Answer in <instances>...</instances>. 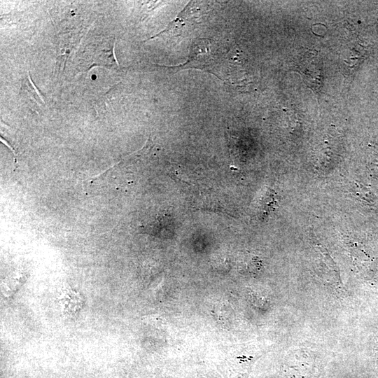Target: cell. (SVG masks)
<instances>
[{
    "instance_id": "obj_1",
    "label": "cell",
    "mask_w": 378,
    "mask_h": 378,
    "mask_svg": "<svg viewBox=\"0 0 378 378\" xmlns=\"http://www.w3.org/2000/svg\"><path fill=\"white\" fill-rule=\"evenodd\" d=\"M227 48L213 39L202 38L192 43L188 58L184 63L166 66L176 71L191 68L204 70L225 80L224 71H227L225 66H227Z\"/></svg>"
},
{
    "instance_id": "obj_2",
    "label": "cell",
    "mask_w": 378,
    "mask_h": 378,
    "mask_svg": "<svg viewBox=\"0 0 378 378\" xmlns=\"http://www.w3.org/2000/svg\"><path fill=\"white\" fill-rule=\"evenodd\" d=\"M251 344H236L228 348L218 370L225 378H249L252 367L261 356Z\"/></svg>"
},
{
    "instance_id": "obj_3",
    "label": "cell",
    "mask_w": 378,
    "mask_h": 378,
    "mask_svg": "<svg viewBox=\"0 0 378 378\" xmlns=\"http://www.w3.org/2000/svg\"><path fill=\"white\" fill-rule=\"evenodd\" d=\"M62 296V303L65 312L75 314L80 309L81 298L76 295V293L70 290L67 293H64Z\"/></svg>"
},
{
    "instance_id": "obj_4",
    "label": "cell",
    "mask_w": 378,
    "mask_h": 378,
    "mask_svg": "<svg viewBox=\"0 0 378 378\" xmlns=\"http://www.w3.org/2000/svg\"><path fill=\"white\" fill-rule=\"evenodd\" d=\"M274 200L273 191L267 188L260 195V198L257 202L258 207L263 212H270L274 207Z\"/></svg>"
}]
</instances>
